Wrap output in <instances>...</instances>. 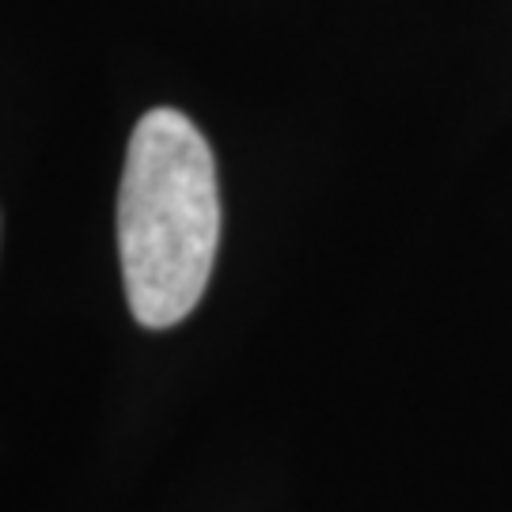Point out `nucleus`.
<instances>
[{"label":"nucleus","mask_w":512,"mask_h":512,"mask_svg":"<svg viewBox=\"0 0 512 512\" xmlns=\"http://www.w3.org/2000/svg\"><path fill=\"white\" fill-rule=\"evenodd\" d=\"M220 239L217 164L179 110H148L129 137L118 186V255L129 311L148 330L198 308Z\"/></svg>","instance_id":"1"}]
</instances>
